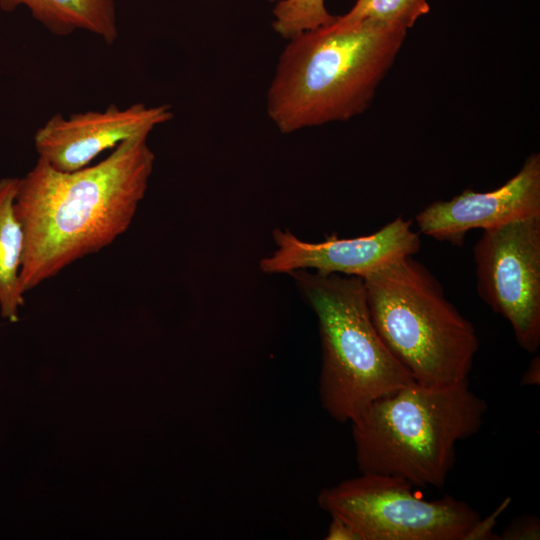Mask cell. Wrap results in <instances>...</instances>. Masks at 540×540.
Here are the masks:
<instances>
[{
    "instance_id": "cell-1",
    "label": "cell",
    "mask_w": 540,
    "mask_h": 540,
    "mask_svg": "<svg viewBox=\"0 0 540 540\" xmlns=\"http://www.w3.org/2000/svg\"><path fill=\"white\" fill-rule=\"evenodd\" d=\"M147 141V135L129 138L97 164L71 172L38 158L19 178L14 210L24 233V293L128 230L154 167Z\"/></svg>"
},
{
    "instance_id": "cell-2",
    "label": "cell",
    "mask_w": 540,
    "mask_h": 540,
    "mask_svg": "<svg viewBox=\"0 0 540 540\" xmlns=\"http://www.w3.org/2000/svg\"><path fill=\"white\" fill-rule=\"evenodd\" d=\"M406 29L335 20L290 39L267 92V114L283 134L346 121L368 108Z\"/></svg>"
},
{
    "instance_id": "cell-3",
    "label": "cell",
    "mask_w": 540,
    "mask_h": 540,
    "mask_svg": "<svg viewBox=\"0 0 540 540\" xmlns=\"http://www.w3.org/2000/svg\"><path fill=\"white\" fill-rule=\"evenodd\" d=\"M486 411L468 381L445 388L409 384L374 400L350 422L357 466L413 486L442 487L457 443L479 431Z\"/></svg>"
},
{
    "instance_id": "cell-4",
    "label": "cell",
    "mask_w": 540,
    "mask_h": 540,
    "mask_svg": "<svg viewBox=\"0 0 540 540\" xmlns=\"http://www.w3.org/2000/svg\"><path fill=\"white\" fill-rule=\"evenodd\" d=\"M362 279L380 338L415 383L445 388L468 381L479 347L475 328L425 265L406 256Z\"/></svg>"
},
{
    "instance_id": "cell-5",
    "label": "cell",
    "mask_w": 540,
    "mask_h": 540,
    "mask_svg": "<svg viewBox=\"0 0 540 540\" xmlns=\"http://www.w3.org/2000/svg\"><path fill=\"white\" fill-rule=\"evenodd\" d=\"M288 275L317 318L319 396L331 418L351 422L374 400L414 383L380 338L361 277L307 269Z\"/></svg>"
},
{
    "instance_id": "cell-6",
    "label": "cell",
    "mask_w": 540,
    "mask_h": 540,
    "mask_svg": "<svg viewBox=\"0 0 540 540\" xmlns=\"http://www.w3.org/2000/svg\"><path fill=\"white\" fill-rule=\"evenodd\" d=\"M405 479L365 474L324 488L319 507L348 521L362 540H465L480 518L450 495L426 500Z\"/></svg>"
},
{
    "instance_id": "cell-7",
    "label": "cell",
    "mask_w": 540,
    "mask_h": 540,
    "mask_svg": "<svg viewBox=\"0 0 540 540\" xmlns=\"http://www.w3.org/2000/svg\"><path fill=\"white\" fill-rule=\"evenodd\" d=\"M476 289L528 353L540 346V214L483 230L473 247Z\"/></svg>"
},
{
    "instance_id": "cell-8",
    "label": "cell",
    "mask_w": 540,
    "mask_h": 540,
    "mask_svg": "<svg viewBox=\"0 0 540 540\" xmlns=\"http://www.w3.org/2000/svg\"><path fill=\"white\" fill-rule=\"evenodd\" d=\"M272 237L275 250L259 262L266 274L307 269L364 278L397 259L414 256L421 247L412 220L401 215L366 236L340 238L332 234L320 242H307L288 229L276 228Z\"/></svg>"
},
{
    "instance_id": "cell-9",
    "label": "cell",
    "mask_w": 540,
    "mask_h": 540,
    "mask_svg": "<svg viewBox=\"0 0 540 540\" xmlns=\"http://www.w3.org/2000/svg\"><path fill=\"white\" fill-rule=\"evenodd\" d=\"M173 118L169 105L134 103L125 108L111 104L101 111H86L65 117L51 116L34 135L38 158L56 170L84 168L102 152L121 142L147 135Z\"/></svg>"
},
{
    "instance_id": "cell-10",
    "label": "cell",
    "mask_w": 540,
    "mask_h": 540,
    "mask_svg": "<svg viewBox=\"0 0 540 540\" xmlns=\"http://www.w3.org/2000/svg\"><path fill=\"white\" fill-rule=\"evenodd\" d=\"M540 214V155H529L520 170L488 192L465 189L450 200L435 201L416 215L420 233L461 247L467 233L487 230Z\"/></svg>"
},
{
    "instance_id": "cell-11",
    "label": "cell",
    "mask_w": 540,
    "mask_h": 540,
    "mask_svg": "<svg viewBox=\"0 0 540 540\" xmlns=\"http://www.w3.org/2000/svg\"><path fill=\"white\" fill-rule=\"evenodd\" d=\"M20 6L57 36L82 30L113 44L119 35L116 0H0L4 12Z\"/></svg>"
},
{
    "instance_id": "cell-12",
    "label": "cell",
    "mask_w": 540,
    "mask_h": 540,
    "mask_svg": "<svg viewBox=\"0 0 540 540\" xmlns=\"http://www.w3.org/2000/svg\"><path fill=\"white\" fill-rule=\"evenodd\" d=\"M18 183L16 177L0 179V315L9 322L19 319L25 303L20 282L24 233L14 210Z\"/></svg>"
},
{
    "instance_id": "cell-13",
    "label": "cell",
    "mask_w": 540,
    "mask_h": 540,
    "mask_svg": "<svg viewBox=\"0 0 540 540\" xmlns=\"http://www.w3.org/2000/svg\"><path fill=\"white\" fill-rule=\"evenodd\" d=\"M429 10L427 0H356L335 23L345 26L367 21L408 30Z\"/></svg>"
},
{
    "instance_id": "cell-14",
    "label": "cell",
    "mask_w": 540,
    "mask_h": 540,
    "mask_svg": "<svg viewBox=\"0 0 540 540\" xmlns=\"http://www.w3.org/2000/svg\"><path fill=\"white\" fill-rule=\"evenodd\" d=\"M273 16V29L287 40L328 25L336 18L327 11L325 0H279L273 9Z\"/></svg>"
},
{
    "instance_id": "cell-15",
    "label": "cell",
    "mask_w": 540,
    "mask_h": 540,
    "mask_svg": "<svg viewBox=\"0 0 540 540\" xmlns=\"http://www.w3.org/2000/svg\"><path fill=\"white\" fill-rule=\"evenodd\" d=\"M540 520L534 515H524L514 519L498 536V540H538Z\"/></svg>"
},
{
    "instance_id": "cell-16",
    "label": "cell",
    "mask_w": 540,
    "mask_h": 540,
    "mask_svg": "<svg viewBox=\"0 0 540 540\" xmlns=\"http://www.w3.org/2000/svg\"><path fill=\"white\" fill-rule=\"evenodd\" d=\"M511 501L510 497L503 500L502 503L487 517L479 518L473 527L469 530L465 540H495L498 536L494 534L493 529L496 526L499 516L507 509Z\"/></svg>"
},
{
    "instance_id": "cell-17",
    "label": "cell",
    "mask_w": 540,
    "mask_h": 540,
    "mask_svg": "<svg viewBox=\"0 0 540 540\" xmlns=\"http://www.w3.org/2000/svg\"><path fill=\"white\" fill-rule=\"evenodd\" d=\"M330 517L326 540H362L361 535L348 521L335 515Z\"/></svg>"
},
{
    "instance_id": "cell-18",
    "label": "cell",
    "mask_w": 540,
    "mask_h": 540,
    "mask_svg": "<svg viewBox=\"0 0 540 540\" xmlns=\"http://www.w3.org/2000/svg\"><path fill=\"white\" fill-rule=\"evenodd\" d=\"M540 384V357L536 355L532 358L524 371L520 385L521 386H538Z\"/></svg>"
}]
</instances>
